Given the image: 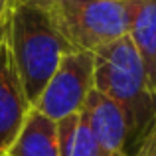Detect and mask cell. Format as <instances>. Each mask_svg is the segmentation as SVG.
I'll list each match as a JSON object with an SVG mask.
<instances>
[{
	"instance_id": "cell-5",
	"label": "cell",
	"mask_w": 156,
	"mask_h": 156,
	"mask_svg": "<svg viewBox=\"0 0 156 156\" xmlns=\"http://www.w3.org/2000/svg\"><path fill=\"white\" fill-rule=\"evenodd\" d=\"M30 111L32 103L12 55L10 16L6 14L0 24V156H4L14 144Z\"/></svg>"
},
{
	"instance_id": "cell-11",
	"label": "cell",
	"mask_w": 156,
	"mask_h": 156,
	"mask_svg": "<svg viewBox=\"0 0 156 156\" xmlns=\"http://www.w3.org/2000/svg\"><path fill=\"white\" fill-rule=\"evenodd\" d=\"M133 156H156V144H138Z\"/></svg>"
},
{
	"instance_id": "cell-3",
	"label": "cell",
	"mask_w": 156,
	"mask_h": 156,
	"mask_svg": "<svg viewBox=\"0 0 156 156\" xmlns=\"http://www.w3.org/2000/svg\"><path fill=\"white\" fill-rule=\"evenodd\" d=\"M51 16L73 50L97 51L129 34L134 0H26Z\"/></svg>"
},
{
	"instance_id": "cell-13",
	"label": "cell",
	"mask_w": 156,
	"mask_h": 156,
	"mask_svg": "<svg viewBox=\"0 0 156 156\" xmlns=\"http://www.w3.org/2000/svg\"><path fill=\"white\" fill-rule=\"evenodd\" d=\"M4 156H8V154H4Z\"/></svg>"
},
{
	"instance_id": "cell-10",
	"label": "cell",
	"mask_w": 156,
	"mask_h": 156,
	"mask_svg": "<svg viewBox=\"0 0 156 156\" xmlns=\"http://www.w3.org/2000/svg\"><path fill=\"white\" fill-rule=\"evenodd\" d=\"M138 144H156V117L152 119L150 126L146 129V133L142 134V138L138 140Z\"/></svg>"
},
{
	"instance_id": "cell-9",
	"label": "cell",
	"mask_w": 156,
	"mask_h": 156,
	"mask_svg": "<svg viewBox=\"0 0 156 156\" xmlns=\"http://www.w3.org/2000/svg\"><path fill=\"white\" fill-rule=\"evenodd\" d=\"M55 129L59 156H111L93 136L81 111L55 121Z\"/></svg>"
},
{
	"instance_id": "cell-1",
	"label": "cell",
	"mask_w": 156,
	"mask_h": 156,
	"mask_svg": "<svg viewBox=\"0 0 156 156\" xmlns=\"http://www.w3.org/2000/svg\"><path fill=\"white\" fill-rule=\"evenodd\" d=\"M10 46L32 107L55 73L61 57L73 51L51 16L26 0L10 2Z\"/></svg>"
},
{
	"instance_id": "cell-12",
	"label": "cell",
	"mask_w": 156,
	"mask_h": 156,
	"mask_svg": "<svg viewBox=\"0 0 156 156\" xmlns=\"http://www.w3.org/2000/svg\"><path fill=\"white\" fill-rule=\"evenodd\" d=\"M10 2H12V0H0V24H2L4 16L8 14V8H10Z\"/></svg>"
},
{
	"instance_id": "cell-8",
	"label": "cell",
	"mask_w": 156,
	"mask_h": 156,
	"mask_svg": "<svg viewBox=\"0 0 156 156\" xmlns=\"http://www.w3.org/2000/svg\"><path fill=\"white\" fill-rule=\"evenodd\" d=\"M8 156H59L55 121L32 109Z\"/></svg>"
},
{
	"instance_id": "cell-2",
	"label": "cell",
	"mask_w": 156,
	"mask_h": 156,
	"mask_svg": "<svg viewBox=\"0 0 156 156\" xmlns=\"http://www.w3.org/2000/svg\"><path fill=\"white\" fill-rule=\"evenodd\" d=\"M93 85L125 109L130 140H140L156 117V97L148 89L146 69L130 36L93 51Z\"/></svg>"
},
{
	"instance_id": "cell-7",
	"label": "cell",
	"mask_w": 156,
	"mask_h": 156,
	"mask_svg": "<svg viewBox=\"0 0 156 156\" xmlns=\"http://www.w3.org/2000/svg\"><path fill=\"white\" fill-rule=\"evenodd\" d=\"M129 36L144 63L148 89L156 97V0H134Z\"/></svg>"
},
{
	"instance_id": "cell-4",
	"label": "cell",
	"mask_w": 156,
	"mask_h": 156,
	"mask_svg": "<svg viewBox=\"0 0 156 156\" xmlns=\"http://www.w3.org/2000/svg\"><path fill=\"white\" fill-rule=\"evenodd\" d=\"M93 61V51L73 50L65 53L32 109L51 121L79 113L89 91L95 87Z\"/></svg>"
},
{
	"instance_id": "cell-6",
	"label": "cell",
	"mask_w": 156,
	"mask_h": 156,
	"mask_svg": "<svg viewBox=\"0 0 156 156\" xmlns=\"http://www.w3.org/2000/svg\"><path fill=\"white\" fill-rule=\"evenodd\" d=\"M81 115L85 117L93 136L103 146L105 152L111 156H130L126 150L130 142L129 119L117 101L93 87L85 99Z\"/></svg>"
}]
</instances>
